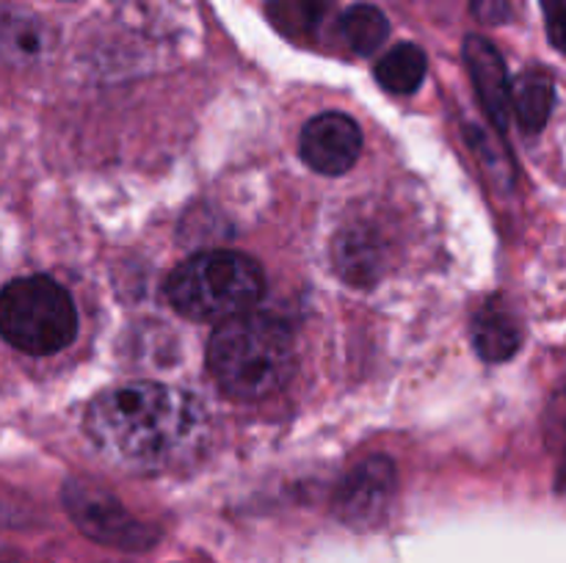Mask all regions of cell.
<instances>
[{
	"mask_svg": "<svg viewBox=\"0 0 566 563\" xmlns=\"http://www.w3.org/2000/svg\"><path fill=\"white\" fill-rule=\"evenodd\" d=\"M199 408L182 392L155 381L105 390L88 403L86 434L108 461L158 469L175 461L197 436Z\"/></svg>",
	"mask_w": 566,
	"mask_h": 563,
	"instance_id": "1",
	"label": "cell"
},
{
	"mask_svg": "<svg viewBox=\"0 0 566 563\" xmlns=\"http://www.w3.org/2000/svg\"><path fill=\"white\" fill-rule=\"evenodd\" d=\"M208 368L216 384L238 401L274 395L296 368L291 331L271 315H238L210 337Z\"/></svg>",
	"mask_w": 566,
	"mask_h": 563,
	"instance_id": "2",
	"label": "cell"
},
{
	"mask_svg": "<svg viewBox=\"0 0 566 563\" xmlns=\"http://www.w3.org/2000/svg\"><path fill=\"white\" fill-rule=\"evenodd\" d=\"M263 270L252 257L230 248L199 252L171 270L166 298L188 320L227 323L252 312L263 296Z\"/></svg>",
	"mask_w": 566,
	"mask_h": 563,
	"instance_id": "3",
	"label": "cell"
},
{
	"mask_svg": "<svg viewBox=\"0 0 566 563\" xmlns=\"http://www.w3.org/2000/svg\"><path fill=\"white\" fill-rule=\"evenodd\" d=\"M0 331L6 342L31 357H50L77 334V312L70 293L50 276H22L0 296Z\"/></svg>",
	"mask_w": 566,
	"mask_h": 563,
	"instance_id": "4",
	"label": "cell"
},
{
	"mask_svg": "<svg viewBox=\"0 0 566 563\" xmlns=\"http://www.w3.org/2000/svg\"><path fill=\"white\" fill-rule=\"evenodd\" d=\"M64 506L72 513L83 533L103 544L122 546V550H144L153 544L155 533L130 517L108 491L97 489L83 480H70L64 486Z\"/></svg>",
	"mask_w": 566,
	"mask_h": 563,
	"instance_id": "5",
	"label": "cell"
},
{
	"mask_svg": "<svg viewBox=\"0 0 566 563\" xmlns=\"http://www.w3.org/2000/svg\"><path fill=\"white\" fill-rule=\"evenodd\" d=\"M396 495V464L387 456H370L337 486L335 511L352 528H370L390 508Z\"/></svg>",
	"mask_w": 566,
	"mask_h": 563,
	"instance_id": "6",
	"label": "cell"
},
{
	"mask_svg": "<svg viewBox=\"0 0 566 563\" xmlns=\"http://www.w3.org/2000/svg\"><path fill=\"white\" fill-rule=\"evenodd\" d=\"M302 158L318 174H343L363 149V130L346 114H321L302 130Z\"/></svg>",
	"mask_w": 566,
	"mask_h": 563,
	"instance_id": "7",
	"label": "cell"
},
{
	"mask_svg": "<svg viewBox=\"0 0 566 563\" xmlns=\"http://www.w3.org/2000/svg\"><path fill=\"white\" fill-rule=\"evenodd\" d=\"M464 61H468L470 77L484 103L486 114L495 121L497 130L509 127V108H512V86H509V72L503 64V55L495 44L484 36L464 39Z\"/></svg>",
	"mask_w": 566,
	"mask_h": 563,
	"instance_id": "8",
	"label": "cell"
},
{
	"mask_svg": "<svg viewBox=\"0 0 566 563\" xmlns=\"http://www.w3.org/2000/svg\"><path fill=\"white\" fill-rule=\"evenodd\" d=\"M475 351L486 362H506L520 348V326L503 304H484L473 320Z\"/></svg>",
	"mask_w": 566,
	"mask_h": 563,
	"instance_id": "9",
	"label": "cell"
},
{
	"mask_svg": "<svg viewBox=\"0 0 566 563\" xmlns=\"http://www.w3.org/2000/svg\"><path fill=\"white\" fill-rule=\"evenodd\" d=\"M553 99L556 88L545 72L528 70L512 83V108L525 132H542L553 114Z\"/></svg>",
	"mask_w": 566,
	"mask_h": 563,
	"instance_id": "10",
	"label": "cell"
},
{
	"mask_svg": "<svg viewBox=\"0 0 566 563\" xmlns=\"http://www.w3.org/2000/svg\"><path fill=\"white\" fill-rule=\"evenodd\" d=\"M426 66H429V61H426L423 50L418 44L403 42L376 64V81L392 94H412L423 83Z\"/></svg>",
	"mask_w": 566,
	"mask_h": 563,
	"instance_id": "11",
	"label": "cell"
},
{
	"mask_svg": "<svg viewBox=\"0 0 566 563\" xmlns=\"http://www.w3.org/2000/svg\"><path fill=\"white\" fill-rule=\"evenodd\" d=\"M340 33L354 53L370 55L390 36V22L376 6L357 3L340 17Z\"/></svg>",
	"mask_w": 566,
	"mask_h": 563,
	"instance_id": "12",
	"label": "cell"
},
{
	"mask_svg": "<svg viewBox=\"0 0 566 563\" xmlns=\"http://www.w3.org/2000/svg\"><path fill=\"white\" fill-rule=\"evenodd\" d=\"M332 6H335V0H280V3L271 6V20L282 31L313 33L329 14Z\"/></svg>",
	"mask_w": 566,
	"mask_h": 563,
	"instance_id": "13",
	"label": "cell"
},
{
	"mask_svg": "<svg viewBox=\"0 0 566 563\" xmlns=\"http://www.w3.org/2000/svg\"><path fill=\"white\" fill-rule=\"evenodd\" d=\"M335 257L337 268H340V274L346 276L352 285H363V279H370V276H374L376 254L365 248L363 235H343L340 241H337Z\"/></svg>",
	"mask_w": 566,
	"mask_h": 563,
	"instance_id": "14",
	"label": "cell"
},
{
	"mask_svg": "<svg viewBox=\"0 0 566 563\" xmlns=\"http://www.w3.org/2000/svg\"><path fill=\"white\" fill-rule=\"evenodd\" d=\"M547 22V36L566 55V0H542Z\"/></svg>",
	"mask_w": 566,
	"mask_h": 563,
	"instance_id": "15",
	"label": "cell"
},
{
	"mask_svg": "<svg viewBox=\"0 0 566 563\" xmlns=\"http://www.w3.org/2000/svg\"><path fill=\"white\" fill-rule=\"evenodd\" d=\"M470 6L484 25H501L512 14V0H470Z\"/></svg>",
	"mask_w": 566,
	"mask_h": 563,
	"instance_id": "16",
	"label": "cell"
},
{
	"mask_svg": "<svg viewBox=\"0 0 566 563\" xmlns=\"http://www.w3.org/2000/svg\"><path fill=\"white\" fill-rule=\"evenodd\" d=\"M551 425L556 434L566 436V379L551 401Z\"/></svg>",
	"mask_w": 566,
	"mask_h": 563,
	"instance_id": "17",
	"label": "cell"
},
{
	"mask_svg": "<svg viewBox=\"0 0 566 563\" xmlns=\"http://www.w3.org/2000/svg\"><path fill=\"white\" fill-rule=\"evenodd\" d=\"M562 486H566V461H564V469H562Z\"/></svg>",
	"mask_w": 566,
	"mask_h": 563,
	"instance_id": "18",
	"label": "cell"
}]
</instances>
